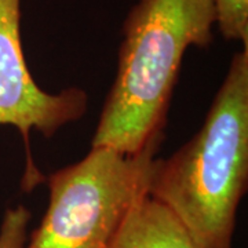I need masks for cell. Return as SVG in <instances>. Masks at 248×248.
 I'll use <instances>...</instances> for the list:
<instances>
[{
    "instance_id": "1",
    "label": "cell",
    "mask_w": 248,
    "mask_h": 248,
    "mask_svg": "<svg viewBox=\"0 0 248 248\" xmlns=\"http://www.w3.org/2000/svg\"><path fill=\"white\" fill-rule=\"evenodd\" d=\"M215 22L213 0H140L130 10L91 148L127 156L159 148L184 54L211 45Z\"/></svg>"
},
{
    "instance_id": "2",
    "label": "cell",
    "mask_w": 248,
    "mask_h": 248,
    "mask_svg": "<svg viewBox=\"0 0 248 248\" xmlns=\"http://www.w3.org/2000/svg\"><path fill=\"white\" fill-rule=\"evenodd\" d=\"M248 184V47L233 55L202 128L156 159L148 196L182 225L196 248H233Z\"/></svg>"
},
{
    "instance_id": "3",
    "label": "cell",
    "mask_w": 248,
    "mask_h": 248,
    "mask_svg": "<svg viewBox=\"0 0 248 248\" xmlns=\"http://www.w3.org/2000/svg\"><path fill=\"white\" fill-rule=\"evenodd\" d=\"M91 148L48 178L50 203L25 248H108L135 204L148 196L155 155Z\"/></svg>"
},
{
    "instance_id": "4",
    "label": "cell",
    "mask_w": 248,
    "mask_h": 248,
    "mask_svg": "<svg viewBox=\"0 0 248 248\" xmlns=\"http://www.w3.org/2000/svg\"><path fill=\"white\" fill-rule=\"evenodd\" d=\"M21 1L0 0V125H14L24 138L28 170L22 187L29 190L43 179L28 151L29 134L37 131L50 138L79 120L87 110L89 95L78 87L50 94L36 84L22 50Z\"/></svg>"
},
{
    "instance_id": "5",
    "label": "cell",
    "mask_w": 248,
    "mask_h": 248,
    "mask_svg": "<svg viewBox=\"0 0 248 248\" xmlns=\"http://www.w3.org/2000/svg\"><path fill=\"white\" fill-rule=\"evenodd\" d=\"M108 248H196L169 210L145 196L119 229Z\"/></svg>"
},
{
    "instance_id": "6",
    "label": "cell",
    "mask_w": 248,
    "mask_h": 248,
    "mask_svg": "<svg viewBox=\"0 0 248 248\" xmlns=\"http://www.w3.org/2000/svg\"><path fill=\"white\" fill-rule=\"evenodd\" d=\"M217 25L226 40L248 47V0H213Z\"/></svg>"
},
{
    "instance_id": "7",
    "label": "cell",
    "mask_w": 248,
    "mask_h": 248,
    "mask_svg": "<svg viewBox=\"0 0 248 248\" xmlns=\"http://www.w3.org/2000/svg\"><path fill=\"white\" fill-rule=\"evenodd\" d=\"M31 213L25 205L7 208L0 225V248H25Z\"/></svg>"
}]
</instances>
